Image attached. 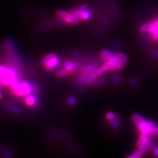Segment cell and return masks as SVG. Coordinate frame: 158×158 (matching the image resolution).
<instances>
[{"mask_svg":"<svg viewBox=\"0 0 158 158\" xmlns=\"http://www.w3.org/2000/svg\"><path fill=\"white\" fill-rule=\"evenodd\" d=\"M116 114L114 113V112L112 111H109L108 112L107 114H106V118L108 119V120H110V121H112V119H113L116 116Z\"/></svg>","mask_w":158,"mask_h":158,"instance_id":"d4e9b609","label":"cell"},{"mask_svg":"<svg viewBox=\"0 0 158 158\" xmlns=\"http://www.w3.org/2000/svg\"><path fill=\"white\" fill-rule=\"evenodd\" d=\"M104 65L107 67V70L110 72H116L118 70V69L117 67L112 64L110 60L104 62Z\"/></svg>","mask_w":158,"mask_h":158,"instance_id":"ac0fdd59","label":"cell"},{"mask_svg":"<svg viewBox=\"0 0 158 158\" xmlns=\"http://www.w3.org/2000/svg\"><path fill=\"white\" fill-rule=\"evenodd\" d=\"M37 89L38 87L33 83L27 80H21L18 85L10 92L15 97L25 98L32 93L37 92Z\"/></svg>","mask_w":158,"mask_h":158,"instance_id":"6da1fadb","label":"cell"},{"mask_svg":"<svg viewBox=\"0 0 158 158\" xmlns=\"http://www.w3.org/2000/svg\"><path fill=\"white\" fill-rule=\"evenodd\" d=\"M120 125V117L118 115H116L114 118L110 122V127L112 129L117 130L119 128Z\"/></svg>","mask_w":158,"mask_h":158,"instance_id":"30bf717a","label":"cell"},{"mask_svg":"<svg viewBox=\"0 0 158 158\" xmlns=\"http://www.w3.org/2000/svg\"><path fill=\"white\" fill-rule=\"evenodd\" d=\"M88 6L87 4H83L80 6V7L78 8V9L79 11H80L81 12H83V11L88 9Z\"/></svg>","mask_w":158,"mask_h":158,"instance_id":"f546056e","label":"cell"},{"mask_svg":"<svg viewBox=\"0 0 158 158\" xmlns=\"http://www.w3.org/2000/svg\"><path fill=\"white\" fill-rule=\"evenodd\" d=\"M67 103L70 106H74L77 103V99L74 97H70L67 99Z\"/></svg>","mask_w":158,"mask_h":158,"instance_id":"484cf974","label":"cell"},{"mask_svg":"<svg viewBox=\"0 0 158 158\" xmlns=\"http://www.w3.org/2000/svg\"><path fill=\"white\" fill-rule=\"evenodd\" d=\"M129 83L132 86L135 87H137L139 86V82L136 78H131L129 79Z\"/></svg>","mask_w":158,"mask_h":158,"instance_id":"603a6c76","label":"cell"},{"mask_svg":"<svg viewBox=\"0 0 158 158\" xmlns=\"http://www.w3.org/2000/svg\"><path fill=\"white\" fill-rule=\"evenodd\" d=\"M3 94H2V93L1 92H0V100H1L3 98Z\"/></svg>","mask_w":158,"mask_h":158,"instance_id":"d590c367","label":"cell"},{"mask_svg":"<svg viewBox=\"0 0 158 158\" xmlns=\"http://www.w3.org/2000/svg\"><path fill=\"white\" fill-rule=\"evenodd\" d=\"M156 147V145H155V143L151 142H150V149H151L153 151Z\"/></svg>","mask_w":158,"mask_h":158,"instance_id":"836d02e7","label":"cell"},{"mask_svg":"<svg viewBox=\"0 0 158 158\" xmlns=\"http://www.w3.org/2000/svg\"><path fill=\"white\" fill-rule=\"evenodd\" d=\"M152 27V23L151 22H148V23H145L143 24V25H142L141 26H140L139 27V31L142 33H144L146 32H148L149 31V29L151 28V27Z\"/></svg>","mask_w":158,"mask_h":158,"instance_id":"e0dca14e","label":"cell"},{"mask_svg":"<svg viewBox=\"0 0 158 158\" xmlns=\"http://www.w3.org/2000/svg\"><path fill=\"white\" fill-rule=\"evenodd\" d=\"M115 54L113 52L109 49H104L100 52V58L103 62L110 60V59L115 56Z\"/></svg>","mask_w":158,"mask_h":158,"instance_id":"52a82bcc","label":"cell"},{"mask_svg":"<svg viewBox=\"0 0 158 158\" xmlns=\"http://www.w3.org/2000/svg\"><path fill=\"white\" fill-rule=\"evenodd\" d=\"M150 53H151V56H153V57L158 59V50L152 49L151 50Z\"/></svg>","mask_w":158,"mask_h":158,"instance_id":"4dcf8cb0","label":"cell"},{"mask_svg":"<svg viewBox=\"0 0 158 158\" xmlns=\"http://www.w3.org/2000/svg\"><path fill=\"white\" fill-rule=\"evenodd\" d=\"M87 76H88V74H84V73H82L80 76H79L76 80L77 86L80 87L85 86Z\"/></svg>","mask_w":158,"mask_h":158,"instance_id":"9c48e42d","label":"cell"},{"mask_svg":"<svg viewBox=\"0 0 158 158\" xmlns=\"http://www.w3.org/2000/svg\"><path fill=\"white\" fill-rule=\"evenodd\" d=\"M110 61L113 64L118 70L123 69L125 65V63H124L122 60L118 59L115 56H114L113 57H112L110 59Z\"/></svg>","mask_w":158,"mask_h":158,"instance_id":"ba28073f","label":"cell"},{"mask_svg":"<svg viewBox=\"0 0 158 158\" xmlns=\"http://www.w3.org/2000/svg\"><path fill=\"white\" fill-rule=\"evenodd\" d=\"M42 63L45 70L48 72H51L59 66L60 59L55 53H50L44 56Z\"/></svg>","mask_w":158,"mask_h":158,"instance_id":"7a4b0ae2","label":"cell"},{"mask_svg":"<svg viewBox=\"0 0 158 158\" xmlns=\"http://www.w3.org/2000/svg\"><path fill=\"white\" fill-rule=\"evenodd\" d=\"M150 135L147 133H141L140 137L145 142H151V138Z\"/></svg>","mask_w":158,"mask_h":158,"instance_id":"cb8c5ba5","label":"cell"},{"mask_svg":"<svg viewBox=\"0 0 158 158\" xmlns=\"http://www.w3.org/2000/svg\"><path fill=\"white\" fill-rule=\"evenodd\" d=\"M70 14H72L74 17L78 18L79 19L81 20V14L82 12L80 11H79L78 9H72L70 10Z\"/></svg>","mask_w":158,"mask_h":158,"instance_id":"7402d4cb","label":"cell"},{"mask_svg":"<svg viewBox=\"0 0 158 158\" xmlns=\"http://www.w3.org/2000/svg\"><path fill=\"white\" fill-rule=\"evenodd\" d=\"M107 71H108L107 67L104 65H103L100 67H98V69L96 70L95 73L97 76V77H101L102 76L104 73H106Z\"/></svg>","mask_w":158,"mask_h":158,"instance_id":"ffe728a7","label":"cell"},{"mask_svg":"<svg viewBox=\"0 0 158 158\" xmlns=\"http://www.w3.org/2000/svg\"><path fill=\"white\" fill-rule=\"evenodd\" d=\"M101 21L106 25H108L110 24L109 18L107 17H103L101 18Z\"/></svg>","mask_w":158,"mask_h":158,"instance_id":"f1b7e54d","label":"cell"},{"mask_svg":"<svg viewBox=\"0 0 158 158\" xmlns=\"http://www.w3.org/2000/svg\"><path fill=\"white\" fill-rule=\"evenodd\" d=\"M131 119L135 123L145 122L146 121V119L143 116L138 113H135L132 114L131 116Z\"/></svg>","mask_w":158,"mask_h":158,"instance_id":"8fae6325","label":"cell"},{"mask_svg":"<svg viewBox=\"0 0 158 158\" xmlns=\"http://www.w3.org/2000/svg\"><path fill=\"white\" fill-rule=\"evenodd\" d=\"M97 78V76L96 75V73H92L88 74L87 80L86 82V85H90L93 84Z\"/></svg>","mask_w":158,"mask_h":158,"instance_id":"9a60e30c","label":"cell"},{"mask_svg":"<svg viewBox=\"0 0 158 158\" xmlns=\"http://www.w3.org/2000/svg\"><path fill=\"white\" fill-rule=\"evenodd\" d=\"M115 56H116V57H117L118 59H119V60H122V62H123L124 63H125L128 60V56L125 53H121V52H117L115 54Z\"/></svg>","mask_w":158,"mask_h":158,"instance_id":"d6986e66","label":"cell"},{"mask_svg":"<svg viewBox=\"0 0 158 158\" xmlns=\"http://www.w3.org/2000/svg\"><path fill=\"white\" fill-rule=\"evenodd\" d=\"M74 72L73 70H67L66 69L62 68L60 69L59 71H58L57 73H56V76L59 77H63L65 76H67L71 74H72Z\"/></svg>","mask_w":158,"mask_h":158,"instance_id":"4fadbf2b","label":"cell"},{"mask_svg":"<svg viewBox=\"0 0 158 158\" xmlns=\"http://www.w3.org/2000/svg\"><path fill=\"white\" fill-rule=\"evenodd\" d=\"M153 151L154 155H155L156 156L158 157V146H157V147H156V148H155V149H154Z\"/></svg>","mask_w":158,"mask_h":158,"instance_id":"e575fe53","label":"cell"},{"mask_svg":"<svg viewBox=\"0 0 158 158\" xmlns=\"http://www.w3.org/2000/svg\"><path fill=\"white\" fill-rule=\"evenodd\" d=\"M9 110L13 112H14V113H15V114H19L21 112V109L18 107L10 106Z\"/></svg>","mask_w":158,"mask_h":158,"instance_id":"83f0119b","label":"cell"},{"mask_svg":"<svg viewBox=\"0 0 158 158\" xmlns=\"http://www.w3.org/2000/svg\"><path fill=\"white\" fill-rule=\"evenodd\" d=\"M92 17V13L88 9L85 10L81 14V20L82 21H88Z\"/></svg>","mask_w":158,"mask_h":158,"instance_id":"2e32d148","label":"cell"},{"mask_svg":"<svg viewBox=\"0 0 158 158\" xmlns=\"http://www.w3.org/2000/svg\"><path fill=\"white\" fill-rule=\"evenodd\" d=\"M126 158H141V157H139V156H138L136 155H135L134 153H132L131 155H129L127 156L126 157Z\"/></svg>","mask_w":158,"mask_h":158,"instance_id":"d6a6232c","label":"cell"},{"mask_svg":"<svg viewBox=\"0 0 158 158\" xmlns=\"http://www.w3.org/2000/svg\"><path fill=\"white\" fill-rule=\"evenodd\" d=\"M107 82H108V78L107 77L101 76L98 78H97V79L95 80V82L93 84L95 86L99 87V86L104 85L105 84H106L107 83Z\"/></svg>","mask_w":158,"mask_h":158,"instance_id":"7c38bea8","label":"cell"},{"mask_svg":"<svg viewBox=\"0 0 158 158\" xmlns=\"http://www.w3.org/2000/svg\"><path fill=\"white\" fill-rule=\"evenodd\" d=\"M135 126H136L137 128L140 131L148 129L150 128H152L155 127H156V123L153 121H146L145 122H137L135 123Z\"/></svg>","mask_w":158,"mask_h":158,"instance_id":"8992f818","label":"cell"},{"mask_svg":"<svg viewBox=\"0 0 158 158\" xmlns=\"http://www.w3.org/2000/svg\"><path fill=\"white\" fill-rule=\"evenodd\" d=\"M149 149H150V142H145L139 147V149L143 154L146 152Z\"/></svg>","mask_w":158,"mask_h":158,"instance_id":"44dd1931","label":"cell"},{"mask_svg":"<svg viewBox=\"0 0 158 158\" xmlns=\"http://www.w3.org/2000/svg\"><path fill=\"white\" fill-rule=\"evenodd\" d=\"M121 81V77L118 75H114L112 77V82L115 84H118Z\"/></svg>","mask_w":158,"mask_h":158,"instance_id":"4316f807","label":"cell"},{"mask_svg":"<svg viewBox=\"0 0 158 158\" xmlns=\"http://www.w3.org/2000/svg\"><path fill=\"white\" fill-rule=\"evenodd\" d=\"M144 143H145V142H144V141H143L141 137H139V139H138V141H137V146L139 148V147H140V146H141V145H142Z\"/></svg>","mask_w":158,"mask_h":158,"instance_id":"1f68e13d","label":"cell"},{"mask_svg":"<svg viewBox=\"0 0 158 158\" xmlns=\"http://www.w3.org/2000/svg\"><path fill=\"white\" fill-rule=\"evenodd\" d=\"M141 133H147L149 135L156 136V135H158V127H155L152 128L141 131Z\"/></svg>","mask_w":158,"mask_h":158,"instance_id":"5bb4252c","label":"cell"},{"mask_svg":"<svg viewBox=\"0 0 158 158\" xmlns=\"http://www.w3.org/2000/svg\"><path fill=\"white\" fill-rule=\"evenodd\" d=\"M25 104L29 107H35L38 103V98L35 93H32L24 98Z\"/></svg>","mask_w":158,"mask_h":158,"instance_id":"5b68a950","label":"cell"},{"mask_svg":"<svg viewBox=\"0 0 158 158\" xmlns=\"http://www.w3.org/2000/svg\"><path fill=\"white\" fill-rule=\"evenodd\" d=\"M56 15H57L59 18L62 19L66 24H73L76 25L78 24L80 21V19L74 17L70 13L66 12V11L59 9L56 12Z\"/></svg>","mask_w":158,"mask_h":158,"instance_id":"3957f363","label":"cell"},{"mask_svg":"<svg viewBox=\"0 0 158 158\" xmlns=\"http://www.w3.org/2000/svg\"><path fill=\"white\" fill-rule=\"evenodd\" d=\"M100 62L97 59H93L90 63H87L85 64L81 69V73L89 74L90 73H94L98 69Z\"/></svg>","mask_w":158,"mask_h":158,"instance_id":"277c9868","label":"cell"}]
</instances>
